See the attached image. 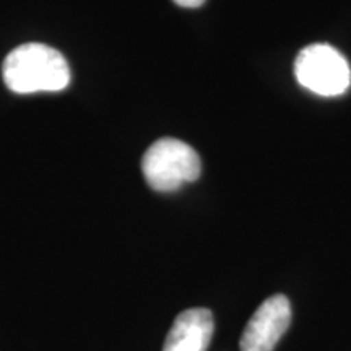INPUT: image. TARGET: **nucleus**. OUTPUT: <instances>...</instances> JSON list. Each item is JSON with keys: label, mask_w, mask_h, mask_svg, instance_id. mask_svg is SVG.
<instances>
[{"label": "nucleus", "mask_w": 351, "mask_h": 351, "mask_svg": "<svg viewBox=\"0 0 351 351\" xmlns=\"http://www.w3.org/2000/svg\"><path fill=\"white\" fill-rule=\"evenodd\" d=\"M291 324V304L283 295L267 298L245 326L241 351H274Z\"/></svg>", "instance_id": "obj_4"}, {"label": "nucleus", "mask_w": 351, "mask_h": 351, "mask_svg": "<svg viewBox=\"0 0 351 351\" xmlns=\"http://www.w3.org/2000/svg\"><path fill=\"white\" fill-rule=\"evenodd\" d=\"M215 330L213 315L205 307L184 311L166 335L163 351H207Z\"/></svg>", "instance_id": "obj_5"}, {"label": "nucleus", "mask_w": 351, "mask_h": 351, "mask_svg": "<svg viewBox=\"0 0 351 351\" xmlns=\"http://www.w3.org/2000/svg\"><path fill=\"white\" fill-rule=\"evenodd\" d=\"M295 75L301 86L319 96H340L350 88L351 69L330 44H311L298 54Z\"/></svg>", "instance_id": "obj_3"}, {"label": "nucleus", "mask_w": 351, "mask_h": 351, "mask_svg": "<svg viewBox=\"0 0 351 351\" xmlns=\"http://www.w3.org/2000/svg\"><path fill=\"white\" fill-rule=\"evenodd\" d=\"M174 3H178L179 7H184V8H197L200 5H204L205 0H173Z\"/></svg>", "instance_id": "obj_6"}, {"label": "nucleus", "mask_w": 351, "mask_h": 351, "mask_svg": "<svg viewBox=\"0 0 351 351\" xmlns=\"http://www.w3.org/2000/svg\"><path fill=\"white\" fill-rule=\"evenodd\" d=\"M2 73L8 90L19 95L60 91L70 83L65 57L39 43L21 44L13 49L3 60Z\"/></svg>", "instance_id": "obj_1"}, {"label": "nucleus", "mask_w": 351, "mask_h": 351, "mask_svg": "<svg viewBox=\"0 0 351 351\" xmlns=\"http://www.w3.org/2000/svg\"><path fill=\"white\" fill-rule=\"evenodd\" d=\"M142 171L148 186L158 192H173L200 176L202 163L191 145L178 138L156 140L145 152Z\"/></svg>", "instance_id": "obj_2"}]
</instances>
